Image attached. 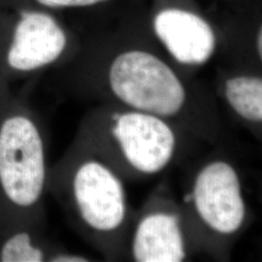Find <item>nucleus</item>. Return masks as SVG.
Wrapping results in <instances>:
<instances>
[{"instance_id":"obj_1","label":"nucleus","mask_w":262,"mask_h":262,"mask_svg":"<svg viewBox=\"0 0 262 262\" xmlns=\"http://www.w3.org/2000/svg\"><path fill=\"white\" fill-rule=\"evenodd\" d=\"M109 83L123 103L158 117L175 116L186 101V91L174 71L144 51L117 56L109 70Z\"/></svg>"},{"instance_id":"obj_2","label":"nucleus","mask_w":262,"mask_h":262,"mask_svg":"<svg viewBox=\"0 0 262 262\" xmlns=\"http://www.w3.org/2000/svg\"><path fill=\"white\" fill-rule=\"evenodd\" d=\"M46 180L43 140L37 126L24 115H12L0 126V187L14 205L37 203Z\"/></svg>"},{"instance_id":"obj_3","label":"nucleus","mask_w":262,"mask_h":262,"mask_svg":"<svg viewBox=\"0 0 262 262\" xmlns=\"http://www.w3.org/2000/svg\"><path fill=\"white\" fill-rule=\"evenodd\" d=\"M113 119V135L130 165L146 174L166 167L176 146L175 134L166 122L139 111L116 115Z\"/></svg>"},{"instance_id":"obj_4","label":"nucleus","mask_w":262,"mask_h":262,"mask_svg":"<svg viewBox=\"0 0 262 262\" xmlns=\"http://www.w3.org/2000/svg\"><path fill=\"white\" fill-rule=\"evenodd\" d=\"M192 199L202 221L219 233H234L243 224L246 208L240 180L227 162H212L199 172Z\"/></svg>"},{"instance_id":"obj_5","label":"nucleus","mask_w":262,"mask_h":262,"mask_svg":"<svg viewBox=\"0 0 262 262\" xmlns=\"http://www.w3.org/2000/svg\"><path fill=\"white\" fill-rule=\"evenodd\" d=\"M76 205L84 223L97 231H112L125 216L122 183L104 164L90 160L76 171L73 180Z\"/></svg>"},{"instance_id":"obj_6","label":"nucleus","mask_w":262,"mask_h":262,"mask_svg":"<svg viewBox=\"0 0 262 262\" xmlns=\"http://www.w3.org/2000/svg\"><path fill=\"white\" fill-rule=\"evenodd\" d=\"M157 36L178 62L187 66L205 63L215 46L214 31L205 19L182 9H165L154 20Z\"/></svg>"},{"instance_id":"obj_7","label":"nucleus","mask_w":262,"mask_h":262,"mask_svg":"<svg viewBox=\"0 0 262 262\" xmlns=\"http://www.w3.org/2000/svg\"><path fill=\"white\" fill-rule=\"evenodd\" d=\"M66 46L63 30L47 14H23L7 55L10 67L31 71L54 62Z\"/></svg>"},{"instance_id":"obj_8","label":"nucleus","mask_w":262,"mask_h":262,"mask_svg":"<svg viewBox=\"0 0 262 262\" xmlns=\"http://www.w3.org/2000/svg\"><path fill=\"white\" fill-rule=\"evenodd\" d=\"M138 262H181L186 257L178 216L158 213L145 216L137 226L132 244Z\"/></svg>"},{"instance_id":"obj_9","label":"nucleus","mask_w":262,"mask_h":262,"mask_svg":"<svg viewBox=\"0 0 262 262\" xmlns=\"http://www.w3.org/2000/svg\"><path fill=\"white\" fill-rule=\"evenodd\" d=\"M225 97L245 120L262 121V81L258 77L238 76L225 82Z\"/></svg>"},{"instance_id":"obj_10","label":"nucleus","mask_w":262,"mask_h":262,"mask_svg":"<svg viewBox=\"0 0 262 262\" xmlns=\"http://www.w3.org/2000/svg\"><path fill=\"white\" fill-rule=\"evenodd\" d=\"M44 258L43 251L25 231L10 236L0 249L1 262H41Z\"/></svg>"},{"instance_id":"obj_11","label":"nucleus","mask_w":262,"mask_h":262,"mask_svg":"<svg viewBox=\"0 0 262 262\" xmlns=\"http://www.w3.org/2000/svg\"><path fill=\"white\" fill-rule=\"evenodd\" d=\"M39 3L50 7H74L89 6L105 0H37Z\"/></svg>"},{"instance_id":"obj_12","label":"nucleus","mask_w":262,"mask_h":262,"mask_svg":"<svg viewBox=\"0 0 262 262\" xmlns=\"http://www.w3.org/2000/svg\"><path fill=\"white\" fill-rule=\"evenodd\" d=\"M51 261L55 262H86L88 259L84 256L75 254H59L54 256Z\"/></svg>"},{"instance_id":"obj_13","label":"nucleus","mask_w":262,"mask_h":262,"mask_svg":"<svg viewBox=\"0 0 262 262\" xmlns=\"http://www.w3.org/2000/svg\"><path fill=\"white\" fill-rule=\"evenodd\" d=\"M257 52L259 54V56H262V31L261 29L259 30L258 36H257Z\"/></svg>"}]
</instances>
